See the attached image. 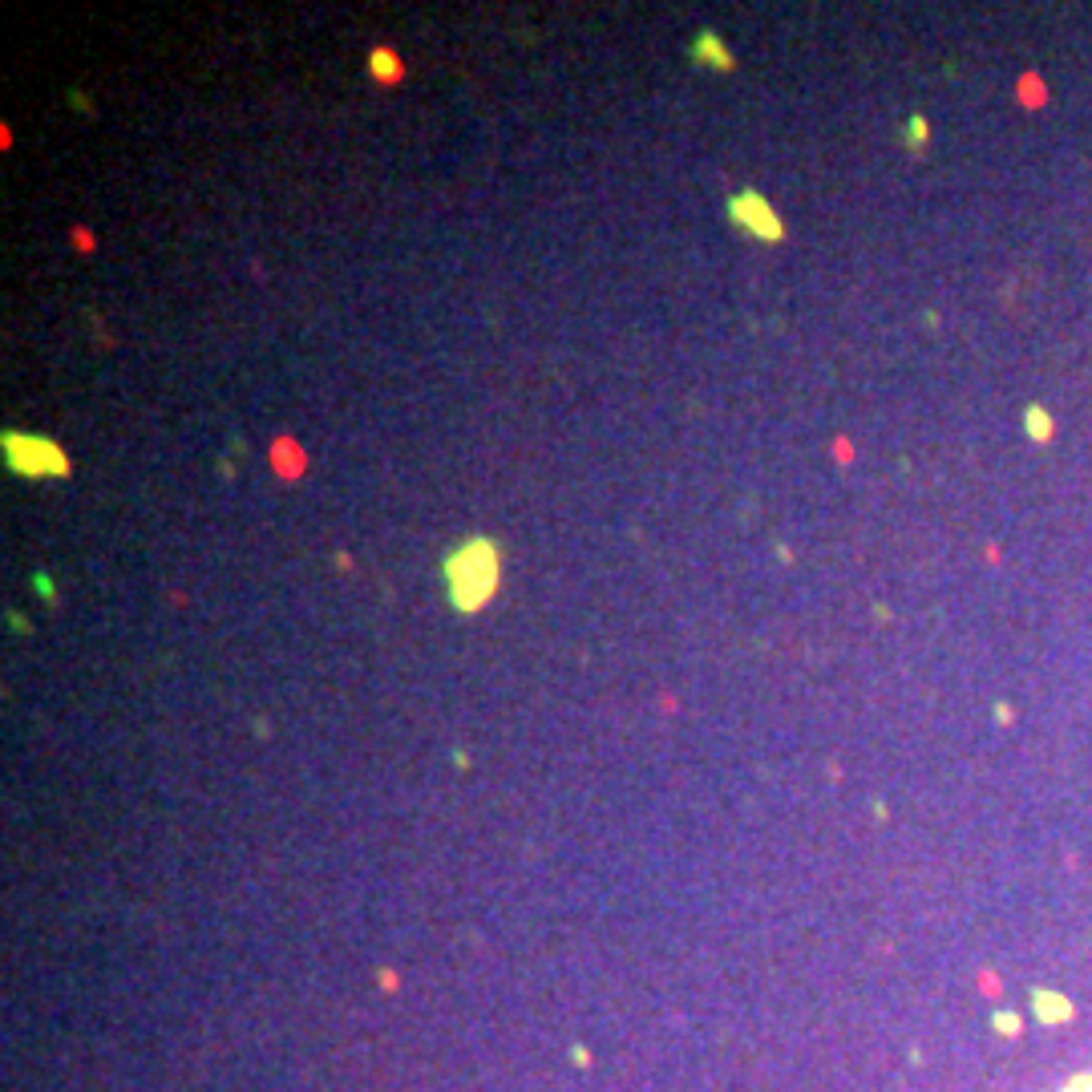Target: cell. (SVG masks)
<instances>
[{"mask_svg": "<svg viewBox=\"0 0 1092 1092\" xmlns=\"http://www.w3.org/2000/svg\"><path fill=\"white\" fill-rule=\"evenodd\" d=\"M445 595L458 612H481L502 583V554L490 539H470L441 562Z\"/></svg>", "mask_w": 1092, "mask_h": 1092, "instance_id": "cell-1", "label": "cell"}, {"mask_svg": "<svg viewBox=\"0 0 1092 1092\" xmlns=\"http://www.w3.org/2000/svg\"><path fill=\"white\" fill-rule=\"evenodd\" d=\"M0 450H4L9 473H17V478H70V453L53 437L9 429L0 437Z\"/></svg>", "mask_w": 1092, "mask_h": 1092, "instance_id": "cell-2", "label": "cell"}, {"mask_svg": "<svg viewBox=\"0 0 1092 1092\" xmlns=\"http://www.w3.org/2000/svg\"><path fill=\"white\" fill-rule=\"evenodd\" d=\"M729 223L737 231H744L749 239L757 243H781L785 239V223L781 215L773 211V202L765 199L761 191H737L729 194Z\"/></svg>", "mask_w": 1092, "mask_h": 1092, "instance_id": "cell-3", "label": "cell"}, {"mask_svg": "<svg viewBox=\"0 0 1092 1092\" xmlns=\"http://www.w3.org/2000/svg\"><path fill=\"white\" fill-rule=\"evenodd\" d=\"M688 57L696 61V65H708V70H732L737 65V57H732V49L724 45L721 37L712 29H700L696 37H692V45H688Z\"/></svg>", "mask_w": 1092, "mask_h": 1092, "instance_id": "cell-4", "label": "cell"}, {"mask_svg": "<svg viewBox=\"0 0 1092 1092\" xmlns=\"http://www.w3.org/2000/svg\"><path fill=\"white\" fill-rule=\"evenodd\" d=\"M369 73H372V81H381V85H392V81H401V77H405V61L397 57V49L381 45V49H372V53H369Z\"/></svg>", "mask_w": 1092, "mask_h": 1092, "instance_id": "cell-5", "label": "cell"}, {"mask_svg": "<svg viewBox=\"0 0 1092 1092\" xmlns=\"http://www.w3.org/2000/svg\"><path fill=\"white\" fill-rule=\"evenodd\" d=\"M1023 433L1044 445V441L1056 437V417L1044 409V405H1028V409H1023Z\"/></svg>", "mask_w": 1092, "mask_h": 1092, "instance_id": "cell-6", "label": "cell"}, {"mask_svg": "<svg viewBox=\"0 0 1092 1092\" xmlns=\"http://www.w3.org/2000/svg\"><path fill=\"white\" fill-rule=\"evenodd\" d=\"M902 146L911 154H922L927 150V142H931V121H927V114H911V118L902 121Z\"/></svg>", "mask_w": 1092, "mask_h": 1092, "instance_id": "cell-7", "label": "cell"}, {"mask_svg": "<svg viewBox=\"0 0 1092 1092\" xmlns=\"http://www.w3.org/2000/svg\"><path fill=\"white\" fill-rule=\"evenodd\" d=\"M33 587H37L40 595H49V599H53V579H45V575H33Z\"/></svg>", "mask_w": 1092, "mask_h": 1092, "instance_id": "cell-8", "label": "cell"}]
</instances>
